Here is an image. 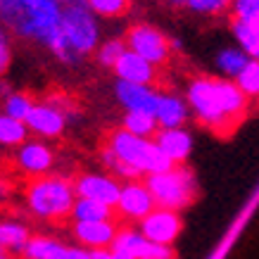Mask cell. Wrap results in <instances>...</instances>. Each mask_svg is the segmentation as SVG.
<instances>
[{
    "label": "cell",
    "mask_w": 259,
    "mask_h": 259,
    "mask_svg": "<svg viewBox=\"0 0 259 259\" xmlns=\"http://www.w3.org/2000/svg\"><path fill=\"white\" fill-rule=\"evenodd\" d=\"M74 188H76V197H86V200H98V202L107 204V207H117L119 193H121V181H117L110 174H98V171H86L74 179Z\"/></svg>",
    "instance_id": "obj_11"
},
{
    "label": "cell",
    "mask_w": 259,
    "mask_h": 259,
    "mask_svg": "<svg viewBox=\"0 0 259 259\" xmlns=\"http://www.w3.org/2000/svg\"><path fill=\"white\" fill-rule=\"evenodd\" d=\"M60 259H93V257H91V250L81 247V245H67L64 252L60 254Z\"/></svg>",
    "instance_id": "obj_34"
},
{
    "label": "cell",
    "mask_w": 259,
    "mask_h": 259,
    "mask_svg": "<svg viewBox=\"0 0 259 259\" xmlns=\"http://www.w3.org/2000/svg\"><path fill=\"white\" fill-rule=\"evenodd\" d=\"M33 105H36V100H33L31 95L10 93L8 98L3 100V114H8V117H12V119H19V121H26L33 110Z\"/></svg>",
    "instance_id": "obj_27"
},
{
    "label": "cell",
    "mask_w": 259,
    "mask_h": 259,
    "mask_svg": "<svg viewBox=\"0 0 259 259\" xmlns=\"http://www.w3.org/2000/svg\"><path fill=\"white\" fill-rule=\"evenodd\" d=\"M100 162H102V166L107 169V174L114 176L117 181H121V183H128V181H141V174L136 171L134 166H128L126 162H121V159H119L110 148H102Z\"/></svg>",
    "instance_id": "obj_26"
},
{
    "label": "cell",
    "mask_w": 259,
    "mask_h": 259,
    "mask_svg": "<svg viewBox=\"0 0 259 259\" xmlns=\"http://www.w3.org/2000/svg\"><path fill=\"white\" fill-rule=\"evenodd\" d=\"M3 3H5V0H0V8H3Z\"/></svg>",
    "instance_id": "obj_41"
},
{
    "label": "cell",
    "mask_w": 259,
    "mask_h": 259,
    "mask_svg": "<svg viewBox=\"0 0 259 259\" xmlns=\"http://www.w3.org/2000/svg\"><path fill=\"white\" fill-rule=\"evenodd\" d=\"M126 50H128V48H126V40L107 38L98 46V50H95V60H98V64L105 67V69H114V64L119 62V57L124 55Z\"/></svg>",
    "instance_id": "obj_28"
},
{
    "label": "cell",
    "mask_w": 259,
    "mask_h": 259,
    "mask_svg": "<svg viewBox=\"0 0 259 259\" xmlns=\"http://www.w3.org/2000/svg\"><path fill=\"white\" fill-rule=\"evenodd\" d=\"M247 62H250V57L245 55L238 46L226 48V50H221L219 55H217V67L224 74V79H231V81H236L240 76V71L247 67Z\"/></svg>",
    "instance_id": "obj_25"
},
{
    "label": "cell",
    "mask_w": 259,
    "mask_h": 259,
    "mask_svg": "<svg viewBox=\"0 0 259 259\" xmlns=\"http://www.w3.org/2000/svg\"><path fill=\"white\" fill-rule=\"evenodd\" d=\"M26 141H29V126H26V121L12 119L0 112V148L17 150L22 148Z\"/></svg>",
    "instance_id": "obj_22"
},
{
    "label": "cell",
    "mask_w": 259,
    "mask_h": 259,
    "mask_svg": "<svg viewBox=\"0 0 259 259\" xmlns=\"http://www.w3.org/2000/svg\"><path fill=\"white\" fill-rule=\"evenodd\" d=\"M31 240L29 226L19 219H0V252L22 254L26 243Z\"/></svg>",
    "instance_id": "obj_18"
},
{
    "label": "cell",
    "mask_w": 259,
    "mask_h": 259,
    "mask_svg": "<svg viewBox=\"0 0 259 259\" xmlns=\"http://www.w3.org/2000/svg\"><path fill=\"white\" fill-rule=\"evenodd\" d=\"M83 3L95 17H105V19L126 15L131 5V0H83Z\"/></svg>",
    "instance_id": "obj_30"
},
{
    "label": "cell",
    "mask_w": 259,
    "mask_h": 259,
    "mask_svg": "<svg viewBox=\"0 0 259 259\" xmlns=\"http://www.w3.org/2000/svg\"><path fill=\"white\" fill-rule=\"evenodd\" d=\"M238 88L243 91V95L250 102H259V62L250 60L247 67L240 71V76L236 79Z\"/></svg>",
    "instance_id": "obj_29"
},
{
    "label": "cell",
    "mask_w": 259,
    "mask_h": 259,
    "mask_svg": "<svg viewBox=\"0 0 259 259\" xmlns=\"http://www.w3.org/2000/svg\"><path fill=\"white\" fill-rule=\"evenodd\" d=\"M190 117V107L186 98H181L176 93H159L157 110H155V119H157L159 128H183Z\"/></svg>",
    "instance_id": "obj_17"
},
{
    "label": "cell",
    "mask_w": 259,
    "mask_h": 259,
    "mask_svg": "<svg viewBox=\"0 0 259 259\" xmlns=\"http://www.w3.org/2000/svg\"><path fill=\"white\" fill-rule=\"evenodd\" d=\"M71 221L74 224H91V221H114V209L98 200H86L76 197L74 209H71Z\"/></svg>",
    "instance_id": "obj_21"
},
{
    "label": "cell",
    "mask_w": 259,
    "mask_h": 259,
    "mask_svg": "<svg viewBox=\"0 0 259 259\" xmlns=\"http://www.w3.org/2000/svg\"><path fill=\"white\" fill-rule=\"evenodd\" d=\"M24 202H26V209L36 219L62 224L64 219L71 217V209H74V202H76L74 181L67 179V176H57V174L33 179L26 186Z\"/></svg>",
    "instance_id": "obj_4"
},
{
    "label": "cell",
    "mask_w": 259,
    "mask_h": 259,
    "mask_svg": "<svg viewBox=\"0 0 259 259\" xmlns=\"http://www.w3.org/2000/svg\"><path fill=\"white\" fill-rule=\"evenodd\" d=\"M231 17L243 19V22H254L259 19V0H231Z\"/></svg>",
    "instance_id": "obj_32"
},
{
    "label": "cell",
    "mask_w": 259,
    "mask_h": 259,
    "mask_svg": "<svg viewBox=\"0 0 259 259\" xmlns=\"http://www.w3.org/2000/svg\"><path fill=\"white\" fill-rule=\"evenodd\" d=\"M117 100L124 107V112H148L155 114L159 102V93L152 86H138V83H121L117 81Z\"/></svg>",
    "instance_id": "obj_16"
},
{
    "label": "cell",
    "mask_w": 259,
    "mask_h": 259,
    "mask_svg": "<svg viewBox=\"0 0 259 259\" xmlns=\"http://www.w3.org/2000/svg\"><path fill=\"white\" fill-rule=\"evenodd\" d=\"M105 148H110L121 162L134 166L141 176H152V174H162L171 169V162L164 157V152L155 145L152 138H138V136L124 131L121 126L107 134Z\"/></svg>",
    "instance_id": "obj_5"
},
{
    "label": "cell",
    "mask_w": 259,
    "mask_h": 259,
    "mask_svg": "<svg viewBox=\"0 0 259 259\" xmlns=\"http://www.w3.org/2000/svg\"><path fill=\"white\" fill-rule=\"evenodd\" d=\"M231 31H233L236 46L240 48L250 60L259 62V19H254V22L233 19V22H231Z\"/></svg>",
    "instance_id": "obj_20"
},
{
    "label": "cell",
    "mask_w": 259,
    "mask_h": 259,
    "mask_svg": "<svg viewBox=\"0 0 259 259\" xmlns=\"http://www.w3.org/2000/svg\"><path fill=\"white\" fill-rule=\"evenodd\" d=\"M67 245L60 243L53 236H31V240L26 243L22 257L24 259H60Z\"/></svg>",
    "instance_id": "obj_23"
},
{
    "label": "cell",
    "mask_w": 259,
    "mask_h": 259,
    "mask_svg": "<svg viewBox=\"0 0 259 259\" xmlns=\"http://www.w3.org/2000/svg\"><path fill=\"white\" fill-rule=\"evenodd\" d=\"M15 166L29 179L50 176L55 169V152L40 138H29L22 148L15 150Z\"/></svg>",
    "instance_id": "obj_8"
},
{
    "label": "cell",
    "mask_w": 259,
    "mask_h": 259,
    "mask_svg": "<svg viewBox=\"0 0 259 259\" xmlns=\"http://www.w3.org/2000/svg\"><path fill=\"white\" fill-rule=\"evenodd\" d=\"M181 228H183L181 214L174 212V209H164V207H155V209L138 224V231L148 238L150 243L166 245V247H171L174 240L181 236Z\"/></svg>",
    "instance_id": "obj_9"
},
{
    "label": "cell",
    "mask_w": 259,
    "mask_h": 259,
    "mask_svg": "<svg viewBox=\"0 0 259 259\" xmlns=\"http://www.w3.org/2000/svg\"><path fill=\"white\" fill-rule=\"evenodd\" d=\"M62 5H69V3H81V0H60Z\"/></svg>",
    "instance_id": "obj_39"
},
{
    "label": "cell",
    "mask_w": 259,
    "mask_h": 259,
    "mask_svg": "<svg viewBox=\"0 0 259 259\" xmlns=\"http://www.w3.org/2000/svg\"><path fill=\"white\" fill-rule=\"evenodd\" d=\"M26 126H29V134L33 138H40V141H53V138H60L64 134V126H67V114H64L60 107L50 105V102H36L33 105L31 114L26 119Z\"/></svg>",
    "instance_id": "obj_12"
},
{
    "label": "cell",
    "mask_w": 259,
    "mask_h": 259,
    "mask_svg": "<svg viewBox=\"0 0 259 259\" xmlns=\"http://www.w3.org/2000/svg\"><path fill=\"white\" fill-rule=\"evenodd\" d=\"M10 64H12V48L5 38H0V79L8 74Z\"/></svg>",
    "instance_id": "obj_33"
},
{
    "label": "cell",
    "mask_w": 259,
    "mask_h": 259,
    "mask_svg": "<svg viewBox=\"0 0 259 259\" xmlns=\"http://www.w3.org/2000/svg\"><path fill=\"white\" fill-rule=\"evenodd\" d=\"M164 3H169V5H174V8H186L188 0H164Z\"/></svg>",
    "instance_id": "obj_37"
},
{
    "label": "cell",
    "mask_w": 259,
    "mask_h": 259,
    "mask_svg": "<svg viewBox=\"0 0 259 259\" xmlns=\"http://www.w3.org/2000/svg\"><path fill=\"white\" fill-rule=\"evenodd\" d=\"M8 193H10V186L0 179V200H3V197H8Z\"/></svg>",
    "instance_id": "obj_35"
},
{
    "label": "cell",
    "mask_w": 259,
    "mask_h": 259,
    "mask_svg": "<svg viewBox=\"0 0 259 259\" xmlns=\"http://www.w3.org/2000/svg\"><path fill=\"white\" fill-rule=\"evenodd\" d=\"M152 141L174 166H181L193 152V136L188 128H159Z\"/></svg>",
    "instance_id": "obj_15"
},
{
    "label": "cell",
    "mask_w": 259,
    "mask_h": 259,
    "mask_svg": "<svg viewBox=\"0 0 259 259\" xmlns=\"http://www.w3.org/2000/svg\"><path fill=\"white\" fill-rule=\"evenodd\" d=\"M126 48L141 55L143 60H148L155 67H164L171 57L174 48H171V38L162 33L157 26L152 24H134L128 31H126Z\"/></svg>",
    "instance_id": "obj_7"
},
{
    "label": "cell",
    "mask_w": 259,
    "mask_h": 259,
    "mask_svg": "<svg viewBox=\"0 0 259 259\" xmlns=\"http://www.w3.org/2000/svg\"><path fill=\"white\" fill-rule=\"evenodd\" d=\"M0 38H5V26H3V22H0Z\"/></svg>",
    "instance_id": "obj_38"
},
{
    "label": "cell",
    "mask_w": 259,
    "mask_h": 259,
    "mask_svg": "<svg viewBox=\"0 0 259 259\" xmlns=\"http://www.w3.org/2000/svg\"><path fill=\"white\" fill-rule=\"evenodd\" d=\"M186 8L202 17H219L231 10V0H188Z\"/></svg>",
    "instance_id": "obj_31"
},
{
    "label": "cell",
    "mask_w": 259,
    "mask_h": 259,
    "mask_svg": "<svg viewBox=\"0 0 259 259\" xmlns=\"http://www.w3.org/2000/svg\"><path fill=\"white\" fill-rule=\"evenodd\" d=\"M64 5L60 0H5L0 22L5 29L26 40H36L48 50L60 38Z\"/></svg>",
    "instance_id": "obj_2"
},
{
    "label": "cell",
    "mask_w": 259,
    "mask_h": 259,
    "mask_svg": "<svg viewBox=\"0 0 259 259\" xmlns=\"http://www.w3.org/2000/svg\"><path fill=\"white\" fill-rule=\"evenodd\" d=\"M145 186L150 188L155 204L164 207V209H174L181 212L188 204L195 202L197 197V179L188 166H171L169 171L152 174L145 179Z\"/></svg>",
    "instance_id": "obj_6"
},
{
    "label": "cell",
    "mask_w": 259,
    "mask_h": 259,
    "mask_svg": "<svg viewBox=\"0 0 259 259\" xmlns=\"http://www.w3.org/2000/svg\"><path fill=\"white\" fill-rule=\"evenodd\" d=\"M121 128L138 136V138H155L159 131V124L155 114H148V112H124Z\"/></svg>",
    "instance_id": "obj_24"
},
{
    "label": "cell",
    "mask_w": 259,
    "mask_h": 259,
    "mask_svg": "<svg viewBox=\"0 0 259 259\" xmlns=\"http://www.w3.org/2000/svg\"><path fill=\"white\" fill-rule=\"evenodd\" d=\"M112 250L114 252H124L134 259H148L150 250H152V243L143 236L138 228H119L117 238L112 243Z\"/></svg>",
    "instance_id": "obj_19"
},
{
    "label": "cell",
    "mask_w": 259,
    "mask_h": 259,
    "mask_svg": "<svg viewBox=\"0 0 259 259\" xmlns=\"http://www.w3.org/2000/svg\"><path fill=\"white\" fill-rule=\"evenodd\" d=\"M190 114L217 136H228L240 126L252 102L243 95L236 81L224 76H195L186 86Z\"/></svg>",
    "instance_id": "obj_1"
},
{
    "label": "cell",
    "mask_w": 259,
    "mask_h": 259,
    "mask_svg": "<svg viewBox=\"0 0 259 259\" xmlns=\"http://www.w3.org/2000/svg\"><path fill=\"white\" fill-rule=\"evenodd\" d=\"M155 207H157L155 197L145 186V181H128V183H121V193H119L114 214H119L121 219L141 224Z\"/></svg>",
    "instance_id": "obj_10"
},
{
    "label": "cell",
    "mask_w": 259,
    "mask_h": 259,
    "mask_svg": "<svg viewBox=\"0 0 259 259\" xmlns=\"http://www.w3.org/2000/svg\"><path fill=\"white\" fill-rule=\"evenodd\" d=\"M0 259H10V254L8 252H0Z\"/></svg>",
    "instance_id": "obj_40"
},
{
    "label": "cell",
    "mask_w": 259,
    "mask_h": 259,
    "mask_svg": "<svg viewBox=\"0 0 259 259\" xmlns=\"http://www.w3.org/2000/svg\"><path fill=\"white\" fill-rule=\"evenodd\" d=\"M114 74L117 81L121 83H138V86H152L157 81V67L150 64L148 60H143L141 55H136L131 50H126L119 57V62L114 64Z\"/></svg>",
    "instance_id": "obj_14"
},
{
    "label": "cell",
    "mask_w": 259,
    "mask_h": 259,
    "mask_svg": "<svg viewBox=\"0 0 259 259\" xmlns=\"http://www.w3.org/2000/svg\"><path fill=\"white\" fill-rule=\"evenodd\" d=\"M100 46V26L98 17L88 10V5L69 3L62 12V29L60 38L53 43L50 53L64 64H79L91 53H95Z\"/></svg>",
    "instance_id": "obj_3"
},
{
    "label": "cell",
    "mask_w": 259,
    "mask_h": 259,
    "mask_svg": "<svg viewBox=\"0 0 259 259\" xmlns=\"http://www.w3.org/2000/svg\"><path fill=\"white\" fill-rule=\"evenodd\" d=\"M110 259H134V257H128V254H124V252H110Z\"/></svg>",
    "instance_id": "obj_36"
},
{
    "label": "cell",
    "mask_w": 259,
    "mask_h": 259,
    "mask_svg": "<svg viewBox=\"0 0 259 259\" xmlns=\"http://www.w3.org/2000/svg\"><path fill=\"white\" fill-rule=\"evenodd\" d=\"M117 224L114 221H91V224H71V238L74 243L86 250H112V243L117 238Z\"/></svg>",
    "instance_id": "obj_13"
}]
</instances>
